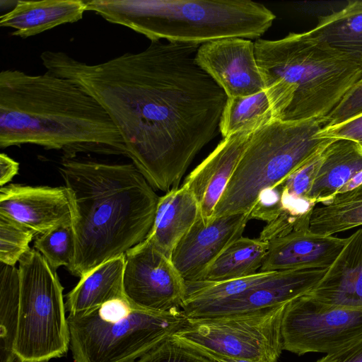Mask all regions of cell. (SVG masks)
Instances as JSON below:
<instances>
[{
	"label": "cell",
	"mask_w": 362,
	"mask_h": 362,
	"mask_svg": "<svg viewBox=\"0 0 362 362\" xmlns=\"http://www.w3.org/2000/svg\"><path fill=\"white\" fill-rule=\"evenodd\" d=\"M200 45L151 42L144 50L88 64L59 51L40 58L47 71L94 98L119 131L127 157L154 189L179 184L216 134L228 97L198 64Z\"/></svg>",
	"instance_id": "obj_1"
},
{
	"label": "cell",
	"mask_w": 362,
	"mask_h": 362,
	"mask_svg": "<svg viewBox=\"0 0 362 362\" xmlns=\"http://www.w3.org/2000/svg\"><path fill=\"white\" fill-rule=\"evenodd\" d=\"M23 144L69 158L81 153L127 157L110 117L81 88L47 71L6 69L0 73V147Z\"/></svg>",
	"instance_id": "obj_2"
},
{
	"label": "cell",
	"mask_w": 362,
	"mask_h": 362,
	"mask_svg": "<svg viewBox=\"0 0 362 362\" xmlns=\"http://www.w3.org/2000/svg\"><path fill=\"white\" fill-rule=\"evenodd\" d=\"M58 169L74 210L72 275L81 278L146 238L160 197L133 163L62 157Z\"/></svg>",
	"instance_id": "obj_3"
},
{
	"label": "cell",
	"mask_w": 362,
	"mask_h": 362,
	"mask_svg": "<svg viewBox=\"0 0 362 362\" xmlns=\"http://www.w3.org/2000/svg\"><path fill=\"white\" fill-rule=\"evenodd\" d=\"M255 57L273 118L322 123L362 79V62L310 30L255 42Z\"/></svg>",
	"instance_id": "obj_4"
},
{
	"label": "cell",
	"mask_w": 362,
	"mask_h": 362,
	"mask_svg": "<svg viewBox=\"0 0 362 362\" xmlns=\"http://www.w3.org/2000/svg\"><path fill=\"white\" fill-rule=\"evenodd\" d=\"M110 23L127 27L151 42L202 45L226 38L256 39L276 16L250 0H84Z\"/></svg>",
	"instance_id": "obj_5"
},
{
	"label": "cell",
	"mask_w": 362,
	"mask_h": 362,
	"mask_svg": "<svg viewBox=\"0 0 362 362\" xmlns=\"http://www.w3.org/2000/svg\"><path fill=\"white\" fill-rule=\"evenodd\" d=\"M322 127L318 119L291 122L274 119L257 129L216 205L213 218L250 214L263 192L284 182L334 140L317 136Z\"/></svg>",
	"instance_id": "obj_6"
},
{
	"label": "cell",
	"mask_w": 362,
	"mask_h": 362,
	"mask_svg": "<svg viewBox=\"0 0 362 362\" xmlns=\"http://www.w3.org/2000/svg\"><path fill=\"white\" fill-rule=\"evenodd\" d=\"M182 309L156 312L126 297L90 311L69 314V348L75 362H135L186 322Z\"/></svg>",
	"instance_id": "obj_7"
},
{
	"label": "cell",
	"mask_w": 362,
	"mask_h": 362,
	"mask_svg": "<svg viewBox=\"0 0 362 362\" xmlns=\"http://www.w3.org/2000/svg\"><path fill=\"white\" fill-rule=\"evenodd\" d=\"M20 304L13 347L20 361L47 362L64 355L69 332L57 270L35 249L18 262Z\"/></svg>",
	"instance_id": "obj_8"
},
{
	"label": "cell",
	"mask_w": 362,
	"mask_h": 362,
	"mask_svg": "<svg viewBox=\"0 0 362 362\" xmlns=\"http://www.w3.org/2000/svg\"><path fill=\"white\" fill-rule=\"evenodd\" d=\"M286 304L240 314L187 318L172 337L204 355L277 362L283 351L281 326Z\"/></svg>",
	"instance_id": "obj_9"
},
{
	"label": "cell",
	"mask_w": 362,
	"mask_h": 362,
	"mask_svg": "<svg viewBox=\"0 0 362 362\" xmlns=\"http://www.w3.org/2000/svg\"><path fill=\"white\" fill-rule=\"evenodd\" d=\"M281 333L283 350L327 354L362 338V308L328 306L305 294L286 304Z\"/></svg>",
	"instance_id": "obj_10"
},
{
	"label": "cell",
	"mask_w": 362,
	"mask_h": 362,
	"mask_svg": "<svg viewBox=\"0 0 362 362\" xmlns=\"http://www.w3.org/2000/svg\"><path fill=\"white\" fill-rule=\"evenodd\" d=\"M123 289L132 305L167 312L181 309L186 283L171 259L145 239L124 254Z\"/></svg>",
	"instance_id": "obj_11"
},
{
	"label": "cell",
	"mask_w": 362,
	"mask_h": 362,
	"mask_svg": "<svg viewBox=\"0 0 362 362\" xmlns=\"http://www.w3.org/2000/svg\"><path fill=\"white\" fill-rule=\"evenodd\" d=\"M327 269L264 272L240 293L183 311L187 318L245 313L286 304L313 291Z\"/></svg>",
	"instance_id": "obj_12"
},
{
	"label": "cell",
	"mask_w": 362,
	"mask_h": 362,
	"mask_svg": "<svg viewBox=\"0 0 362 362\" xmlns=\"http://www.w3.org/2000/svg\"><path fill=\"white\" fill-rule=\"evenodd\" d=\"M196 59L228 98L264 90L255 51V42L244 38L209 42L198 48Z\"/></svg>",
	"instance_id": "obj_13"
},
{
	"label": "cell",
	"mask_w": 362,
	"mask_h": 362,
	"mask_svg": "<svg viewBox=\"0 0 362 362\" xmlns=\"http://www.w3.org/2000/svg\"><path fill=\"white\" fill-rule=\"evenodd\" d=\"M250 214H234L200 217L173 252L171 260L186 282L197 281L204 272L233 241L243 236Z\"/></svg>",
	"instance_id": "obj_14"
},
{
	"label": "cell",
	"mask_w": 362,
	"mask_h": 362,
	"mask_svg": "<svg viewBox=\"0 0 362 362\" xmlns=\"http://www.w3.org/2000/svg\"><path fill=\"white\" fill-rule=\"evenodd\" d=\"M73 205L64 187L11 184L0 189V215L44 234L59 226L72 224Z\"/></svg>",
	"instance_id": "obj_15"
},
{
	"label": "cell",
	"mask_w": 362,
	"mask_h": 362,
	"mask_svg": "<svg viewBox=\"0 0 362 362\" xmlns=\"http://www.w3.org/2000/svg\"><path fill=\"white\" fill-rule=\"evenodd\" d=\"M255 132L241 131L231 134L185 179L186 186L196 197L200 218L212 219L215 209L230 182Z\"/></svg>",
	"instance_id": "obj_16"
},
{
	"label": "cell",
	"mask_w": 362,
	"mask_h": 362,
	"mask_svg": "<svg viewBox=\"0 0 362 362\" xmlns=\"http://www.w3.org/2000/svg\"><path fill=\"white\" fill-rule=\"evenodd\" d=\"M348 237L315 233L310 223L269 241L259 272L299 269H327L335 261Z\"/></svg>",
	"instance_id": "obj_17"
},
{
	"label": "cell",
	"mask_w": 362,
	"mask_h": 362,
	"mask_svg": "<svg viewBox=\"0 0 362 362\" xmlns=\"http://www.w3.org/2000/svg\"><path fill=\"white\" fill-rule=\"evenodd\" d=\"M306 295L328 306L362 308V227L348 236L325 276Z\"/></svg>",
	"instance_id": "obj_18"
},
{
	"label": "cell",
	"mask_w": 362,
	"mask_h": 362,
	"mask_svg": "<svg viewBox=\"0 0 362 362\" xmlns=\"http://www.w3.org/2000/svg\"><path fill=\"white\" fill-rule=\"evenodd\" d=\"M200 216L199 203L185 185L173 188L160 197L154 221L146 238L171 259L177 245Z\"/></svg>",
	"instance_id": "obj_19"
},
{
	"label": "cell",
	"mask_w": 362,
	"mask_h": 362,
	"mask_svg": "<svg viewBox=\"0 0 362 362\" xmlns=\"http://www.w3.org/2000/svg\"><path fill=\"white\" fill-rule=\"evenodd\" d=\"M85 11L84 0L17 1L11 10L0 16V25L14 29L13 36L26 38L76 23Z\"/></svg>",
	"instance_id": "obj_20"
},
{
	"label": "cell",
	"mask_w": 362,
	"mask_h": 362,
	"mask_svg": "<svg viewBox=\"0 0 362 362\" xmlns=\"http://www.w3.org/2000/svg\"><path fill=\"white\" fill-rule=\"evenodd\" d=\"M362 170V149L354 142L334 139L323 152L317 177L306 200L317 205L330 201Z\"/></svg>",
	"instance_id": "obj_21"
},
{
	"label": "cell",
	"mask_w": 362,
	"mask_h": 362,
	"mask_svg": "<svg viewBox=\"0 0 362 362\" xmlns=\"http://www.w3.org/2000/svg\"><path fill=\"white\" fill-rule=\"evenodd\" d=\"M124 255L112 259L80 278L66 295L65 307L71 315L84 313L105 303L125 297L123 289Z\"/></svg>",
	"instance_id": "obj_22"
},
{
	"label": "cell",
	"mask_w": 362,
	"mask_h": 362,
	"mask_svg": "<svg viewBox=\"0 0 362 362\" xmlns=\"http://www.w3.org/2000/svg\"><path fill=\"white\" fill-rule=\"evenodd\" d=\"M269 243L241 236L230 243L197 281L221 282L259 273Z\"/></svg>",
	"instance_id": "obj_23"
},
{
	"label": "cell",
	"mask_w": 362,
	"mask_h": 362,
	"mask_svg": "<svg viewBox=\"0 0 362 362\" xmlns=\"http://www.w3.org/2000/svg\"><path fill=\"white\" fill-rule=\"evenodd\" d=\"M310 32L330 46L362 62V1H351L318 19Z\"/></svg>",
	"instance_id": "obj_24"
},
{
	"label": "cell",
	"mask_w": 362,
	"mask_h": 362,
	"mask_svg": "<svg viewBox=\"0 0 362 362\" xmlns=\"http://www.w3.org/2000/svg\"><path fill=\"white\" fill-rule=\"evenodd\" d=\"M361 226L362 188L337 194L311 211L310 229L315 233L334 235Z\"/></svg>",
	"instance_id": "obj_25"
},
{
	"label": "cell",
	"mask_w": 362,
	"mask_h": 362,
	"mask_svg": "<svg viewBox=\"0 0 362 362\" xmlns=\"http://www.w3.org/2000/svg\"><path fill=\"white\" fill-rule=\"evenodd\" d=\"M272 119L269 99L262 90L250 95L228 98L219 130L225 138L241 131L255 132Z\"/></svg>",
	"instance_id": "obj_26"
},
{
	"label": "cell",
	"mask_w": 362,
	"mask_h": 362,
	"mask_svg": "<svg viewBox=\"0 0 362 362\" xmlns=\"http://www.w3.org/2000/svg\"><path fill=\"white\" fill-rule=\"evenodd\" d=\"M20 304L19 272L0 262V362H14Z\"/></svg>",
	"instance_id": "obj_27"
},
{
	"label": "cell",
	"mask_w": 362,
	"mask_h": 362,
	"mask_svg": "<svg viewBox=\"0 0 362 362\" xmlns=\"http://www.w3.org/2000/svg\"><path fill=\"white\" fill-rule=\"evenodd\" d=\"M35 249L57 270L61 266H71L76 253V238L72 224L64 225L40 235Z\"/></svg>",
	"instance_id": "obj_28"
},
{
	"label": "cell",
	"mask_w": 362,
	"mask_h": 362,
	"mask_svg": "<svg viewBox=\"0 0 362 362\" xmlns=\"http://www.w3.org/2000/svg\"><path fill=\"white\" fill-rule=\"evenodd\" d=\"M35 233L21 223L0 215V262L15 266L28 250Z\"/></svg>",
	"instance_id": "obj_29"
},
{
	"label": "cell",
	"mask_w": 362,
	"mask_h": 362,
	"mask_svg": "<svg viewBox=\"0 0 362 362\" xmlns=\"http://www.w3.org/2000/svg\"><path fill=\"white\" fill-rule=\"evenodd\" d=\"M135 362H216L172 337L151 349Z\"/></svg>",
	"instance_id": "obj_30"
},
{
	"label": "cell",
	"mask_w": 362,
	"mask_h": 362,
	"mask_svg": "<svg viewBox=\"0 0 362 362\" xmlns=\"http://www.w3.org/2000/svg\"><path fill=\"white\" fill-rule=\"evenodd\" d=\"M324 151L274 187L282 194L306 200L320 168Z\"/></svg>",
	"instance_id": "obj_31"
},
{
	"label": "cell",
	"mask_w": 362,
	"mask_h": 362,
	"mask_svg": "<svg viewBox=\"0 0 362 362\" xmlns=\"http://www.w3.org/2000/svg\"><path fill=\"white\" fill-rule=\"evenodd\" d=\"M362 112V79L344 97L339 105L325 118L322 125H333Z\"/></svg>",
	"instance_id": "obj_32"
},
{
	"label": "cell",
	"mask_w": 362,
	"mask_h": 362,
	"mask_svg": "<svg viewBox=\"0 0 362 362\" xmlns=\"http://www.w3.org/2000/svg\"><path fill=\"white\" fill-rule=\"evenodd\" d=\"M317 136L351 141L362 149V112L340 123L322 127Z\"/></svg>",
	"instance_id": "obj_33"
},
{
	"label": "cell",
	"mask_w": 362,
	"mask_h": 362,
	"mask_svg": "<svg viewBox=\"0 0 362 362\" xmlns=\"http://www.w3.org/2000/svg\"><path fill=\"white\" fill-rule=\"evenodd\" d=\"M315 362H362V338L341 349L327 354Z\"/></svg>",
	"instance_id": "obj_34"
},
{
	"label": "cell",
	"mask_w": 362,
	"mask_h": 362,
	"mask_svg": "<svg viewBox=\"0 0 362 362\" xmlns=\"http://www.w3.org/2000/svg\"><path fill=\"white\" fill-rule=\"evenodd\" d=\"M19 163L4 153L0 154V185L4 187L18 174Z\"/></svg>",
	"instance_id": "obj_35"
},
{
	"label": "cell",
	"mask_w": 362,
	"mask_h": 362,
	"mask_svg": "<svg viewBox=\"0 0 362 362\" xmlns=\"http://www.w3.org/2000/svg\"><path fill=\"white\" fill-rule=\"evenodd\" d=\"M362 185V170L357 173L349 180L339 191L337 194L345 193L355 189Z\"/></svg>",
	"instance_id": "obj_36"
},
{
	"label": "cell",
	"mask_w": 362,
	"mask_h": 362,
	"mask_svg": "<svg viewBox=\"0 0 362 362\" xmlns=\"http://www.w3.org/2000/svg\"><path fill=\"white\" fill-rule=\"evenodd\" d=\"M216 362H265L262 361H252L245 358H233L225 356H220L216 354H206L205 355Z\"/></svg>",
	"instance_id": "obj_37"
},
{
	"label": "cell",
	"mask_w": 362,
	"mask_h": 362,
	"mask_svg": "<svg viewBox=\"0 0 362 362\" xmlns=\"http://www.w3.org/2000/svg\"><path fill=\"white\" fill-rule=\"evenodd\" d=\"M18 362H29V361H18Z\"/></svg>",
	"instance_id": "obj_38"
}]
</instances>
